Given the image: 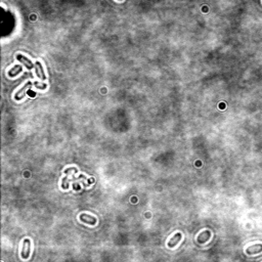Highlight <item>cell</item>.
<instances>
[{
  "label": "cell",
  "instance_id": "obj_1",
  "mask_svg": "<svg viewBox=\"0 0 262 262\" xmlns=\"http://www.w3.org/2000/svg\"><path fill=\"white\" fill-rule=\"evenodd\" d=\"M30 252H31V241L30 239H25L24 242H23V248H22V258L23 259H28L29 256H30Z\"/></svg>",
  "mask_w": 262,
  "mask_h": 262
},
{
  "label": "cell",
  "instance_id": "obj_2",
  "mask_svg": "<svg viewBox=\"0 0 262 262\" xmlns=\"http://www.w3.org/2000/svg\"><path fill=\"white\" fill-rule=\"evenodd\" d=\"M32 84H33V83H32L31 81H28L27 83H26L24 86L21 88V90H19L18 92L15 93V99H16V100H21L22 98H24L25 95H26V92H27V90L32 86Z\"/></svg>",
  "mask_w": 262,
  "mask_h": 262
},
{
  "label": "cell",
  "instance_id": "obj_3",
  "mask_svg": "<svg viewBox=\"0 0 262 262\" xmlns=\"http://www.w3.org/2000/svg\"><path fill=\"white\" fill-rule=\"evenodd\" d=\"M80 220L84 223H87V224H90V225H94L96 224V218L93 217L92 215H89V214H86V213H82L80 215Z\"/></svg>",
  "mask_w": 262,
  "mask_h": 262
},
{
  "label": "cell",
  "instance_id": "obj_4",
  "mask_svg": "<svg viewBox=\"0 0 262 262\" xmlns=\"http://www.w3.org/2000/svg\"><path fill=\"white\" fill-rule=\"evenodd\" d=\"M16 60L21 61L23 65H25L26 67L29 69V70H32L33 67H35V66H33L32 61L29 60L28 57H26L25 55H23V54H18V55H16Z\"/></svg>",
  "mask_w": 262,
  "mask_h": 262
},
{
  "label": "cell",
  "instance_id": "obj_5",
  "mask_svg": "<svg viewBox=\"0 0 262 262\" xmlns=\"http://www.w3.org/2000/svg\"><path fill=\"white\" fill-rule=\"evenodd\" d=\"M248 255H254V254H258L262 252V244H258V245H254V246H250V247L247 248L246 250Z\"/></svg>",
  "mask_w": 262,
  "mask_h": 262
},
{
  "label": "cell",
  "instance_id": "obj_6",
  "mask_svg": "<svg viewBox=\"0 0 262 262\" xmlns=\"http://www.w3.org/2000/svg\"><path fill=\"white\" fill-rule=\"evenodd\" d=\"M181 238H182V235L180 234V232H177V234H175V235H173V237L169 240V242H168V247H169V248L175 247V246L177 245L179 242H180Z\"/></svg>",
  "mask_w": 262,
  "mask_h": 262
},
{
  "label": "cell",
  "instance_id": "obj_7",
  "mask_svg": "<svg viewBox=\"0 0 262 262\" xmlns=\"http://www.w3.org/2000/svg\"><path fill=\"white\" fill-rule=\"evenodd\" d=\"M35 71H36V74H37L38 78H40L42 81H44L46 79L44 75V72H43V68H42V65L39 63V61H36L35 63Z\"/></svg>",
  "mask_w": 262,
  "mask_h": 262
},
{
  "label": "cell",
  "instance_id": "obj_8",
  "mask_svg": "<svg viewBox=\"0 0 262 262\" xmlns=\"http://www.w3.org/2000/svg\"><path fill=\"white\" fill-rule=\"evenodd\" d=\"M22 66H15L14 68L11 69V70H9L8 71V76L9 77H15V76H16V75L18 74H19L22 72Z\"/></svg>",
  "mask_w": 262,
  "mask_h": 262
},
{
  "label": "cell",
  "instance_id": "obj_9",
  "mask_svg": "<svg viewBox=\"0 0 262 262\" xmlns=\"http://www.w3.org/2000/svg\"><path fill=\"white\" fill-rule=\"evenodd\" d=\"M72 171L77 172V169L76 168H68V169L65 170V173H66V174H69V173H71Z\"/></svg>",
  "mask_w": 262,
  "mask_h": 262
},
{
  "label": "cell",
  "instance_id": "obj_10",
  "mask_svg": "<svg viewBox=\"0 0 262 262\" xmlns=\"http://www.w3.org/2000/svg\"><path fill=\"white\" fill-rule=\"evenodd\" d=\"M34 84H35V86H36V87H38V88H42V89H44V88L46 87V85H45V84L40 85V84L38 83V82H34Z\"/></svg>",
  "mask_w": 262,
  "mask_h": 262
}]
</instances>
